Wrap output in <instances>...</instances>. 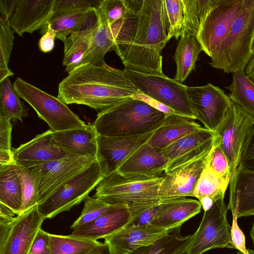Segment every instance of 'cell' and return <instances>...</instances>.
<instances>
[{"mask_svg": "<svg viewBox=\"0 0 254 254\" xmlns=\"http://www.w3.org/2000/svg\"><path fill=\"white\" fill-rule=\"evenodd\" d=\"M168 24L163 0H143L132 12L114 48L125 69L163 75L161 52L167 43Z\"/></svg>", "mask_w": 254, "mask_h": 254, "instance_id": "cell-1", "label": "cell"}, {"mask_svg": "<svg viewBox=\"0 0 254 254\" xmlns=\"http://www.w3.org/2000/svg\"><path fill=\"white\" fill-rule=\"evenodd\" d=\"M139 93L124 69L86 63L68 72L59 84L57 98L66 105L101 111Z\"/></svg>", "mask_w": 254, "mask_h": 254, "instance_id": "cell-2", "label": "cell"}, {"mask_svg": "<svg viewBox=\"0 0 254 254\" xmlns=\"http://www.w3.org/2000/svg\"><path fill=\"white\" fill-rule=\"evenodd\" d=\"M166 116L142 100L128 97L101 110L92 125L98 135L133 136L155 131Z\"/></svg>", "mask_w": 254, "mask_h": 254, "instance_id": "cell-3", "label": "cell"}, {"mask_svg": "<svg viewBox=\"0 0 254 254\" xmlns=\"http://www.w3.org/2000/svg\"><path fill=\"white\" fill-rule=\"evenodd\" d=\"M254 0H245L244 9L222 43L214 51L209 64L225 73L245 71L254 55Z\"/></svg>", "mask_w": 254, "mask_h": 254, "instance_id": "cell-4", "label": "cell"}, {"mask_svg": "<svg viewBox=\"0 0 254 254\" xmlns=\"http://www.w3.org/2000/svg\"><path fill=\"white\" fill-rule=\"evenodd\" d=\"M164 175L153 178L127 177L115 172L104 177L96 187L94 197L110 204L154 205L164 200L158 195Z\"/></svg>", "mask_w": 254, "mask_h": 254, "instance_id": "cell-5", "label": "cell"}, {"mask_svg": "<svg viewBox=\"0 0 254 254\" xmlns=\"http://www.w3.org/2000/svg\"><path fill=\"white\" fill-rule=\"evenodd\" d=\"M20 97L27 102L53 132L82 128L86 125L63 101L17 77L13 84Z\"/></svg>", "mask_w": 254, "mask_h": 254, "instance_id": "cell-6", "label": "cell"}, {"mask_svg": "<svg viewBox=\"0 0 254 254\" xmlns=\"http://www.w3.org/2000/svg\"><path fill=\"white\" fill-rule=\"evenodd\" d=\"M104 178L96 159L86 169L62 185L38 204L40 213L45 219L69 210L80 204Z\"/></svg>", "mask_w": 254, "mask_h": 254, "instance_id": "cell-7", "label": "cell"}, {"mask_svg": "<svg viewBox=\"0 0 254 254\" xmlns=\"http://www.w3.org/2000/svg\"><path fill=\"white\" fill-rule=\"evenodd\" d=\"M124 70L141 93L171 109L177 114L196 120L187 94V86L165 74Z\"/></svg>", "mask_w": 254, "mask_h": 254, "instance_id": "cell-8", "label": "cell"}, {"mask_svg": "<svg viewBox=\"0 0 254 254\" xmlns=\"http://www.w3.org/2000/svg\"><path fill=\"white\" fill-rule=\"evenodd\" d=\"M254 126V117L232 103L215 132L229 165L231 187L239 166L247 137Z\"/></svg>", "mask_w": 254, "mask_h": 254, "instance_id": "cell-9", "label": "cell"}, {"mask_svg": "<svg viewBox=\"0 0 254 254\" xmlns=\"http://www.w3.org/2000/svg\"><path fill=\"white\" fill-rule=\"evenodd\" d=\"M224 197L218 199L204 214L196 232L191 235L186 254H202L215 248L236 249L227 219L228 210Z\"/></svg>", "mask_w": 254, "mask_h": 254, "instance_id": "cell-10", "label": "cell"}, {"mask_svg": "<svg viewBox=\"0 0 254 254\" xmlns=\"http://www.w3.org/2000/svg\"><path fill=\"white\" fill-rule=\"evenodd\" d=\"M245 0H214L202 19L196 36L202 51L211 58L242 12Z\"/></svg>", "mask_w": 254, "mask_h": 254, "instance_id": "cell-11", "label": "cell"}, {"mask_svg": "<svg viewBox=\"0 0 254 254\" xmlns=\"http://www.w3.org/2000/svg\"><path fill=\"white\" fill-rule=\"evenodd\" d=\"M186 92L196 120L204 128L215 132L232 103L229 96L210 83L201 86H187Z\"/></svg>", "mask_w": 254, "mask_h": 254, "instance_id": "cell-12", "label": "cell"}, {"mask_svg": "<svg viewBox=\"0 0 254 254\" xmlns=\"http://www.w3.org/2000/svg\"><path fill=\"white\" fill-rule=\"evenodd\" d=\"M154 131L128 136L97 134L96 159L104 177L116 172L135 152L147 143Z\"/></svg>", "mask_w": 254, "mask_h": 254, "instance_id": "cell-13", "label": "cell"}, {"mask_svg": "<svg viewBox=\"0 0 254 254\" xmlns=\"http://www.w3.org/2000/svg\"><path fill=\"white\" fill-rule=\"evenodd\" d=\"M96 159L90 157L70 156L29 168L39 176L40 202L88 168Z\"/></svg>", "mask_w": 254, "mask_h": 254, "instance_id": "cell-14", "label": "cell"}, {"mask_svg": "<svg viewBox=\"0 0 254 254\" xmlns=\"http://www.w3.org/2000/svg\"><path fill=\"white\" fill-rule=\"evenodd\" d=\"M215 137V132L203 127L162 149L168 159L165 173L195 161L209 152Z\"/></svg>", "mask_w": 254, "mask_h": 254, "instance_id": "cell-15", "label": "cell"}, {"mask_svg": "<svg viewBox=\"0 0 254 254\" xmlns=\"http://www.w3.org/2000/svg\"><path fill=\"white\" fill-rule=\"evenodd\" d=\"M45 219L38 210V204L17 215L6 239L0 244V254H29Z\"/></svg>", "mask_w": 254, "mask_h": 254, "instance_id": "cell-16", "label": "cell"}, {"mask_svg": "<svg viewBox=\"0 0 254 254\" xmlns=\"http://www.w3.org/2000/svg\"><path fill=\"white\" fill-rule=\"evenodd\" d=\"M210 152L195 161L165 173L158 191L159 198L194 197L195 186L207 165Z\"/></svg>", "mask_w": 254, "mask_h": 254, "instance_id": "cell-17", "label": "cell"}, {"mask_svg": "<svg viewBox=\"0 0 254 254\" xmlns=\"http://www.w3.org/2000/svg\"><path fill=\"white\" fill-rule=\"evenodd\" d=\"M12 153L14 163L27 168L75 156L56 145L53 132L50 129L37 134L32 140L18 148H12Z\"/></svg>", "mask_w": 254, "mask_h": 254, "instance_id": "cell-18", "label": "cell"}, {"mask_svg": "<svg viewBox=\"0 0 254 254\" xmlns=\"http://www.w3.org/2000/svg\"><path fill=\"white\" fill-rule=\"evenodd\" d=\"M132 216L127 204H111L108 210L95 220L74 228L71 236L97 241L105 239L125 228Z\"/></svg>", "mask_w": 254, "mask_h": 254, "instance_id": "cell-19", "label": "cell"}, {"mask_svg": "<svg viewBox=\"0 0 254 254\" xmlns=\"http://www.w3.org/2000/svg\"><path fill=\"white\" fill-rule=\"evenodd\" d=\"M56 0H19L9 20L14 32L22 37L41 29L51 18Z\"/></svg>", "mask_w": 254, "mask_h": 254, "instance_id": "cell-20", "label": "cell"}, {"mask_svg": "<svg viewBox=\"0 0 254 254\" xmlns=\"http://www.w3.org/2000/svg\"><path fill=\"white\" fill-rule=\"evenodd\" d=\"M171 231L148 224L126 227L104 239L113 254H128L140 247L154 243Z\"/></svg>", "mask_w": 254, "mask_h": 254, "instance_id": "cell-21", "label": "cell"}, {"mask_svg": "<svg viewBox=\"0 0 254 254\" xmlns=\"http://www.w3.org/2000/svg\"><path fill=\"white\" fill-rule=\"evenodd\" d=\"M168 159L162 149L145 144L117 170L120 175L127 177H158L164 175Z\"/></svg>", "mask_w": 254, "mask_h": 254, "instance_id": "cell-22", "label": "cell"}, {"mask_svg": "<svg viewBox=\"0 0 254 254\" xmlns=\"http://www.w3.org/2000/svg\"><path fill=\"white\" fill-rule=\"evenodd\" d=\"M227 207L237 218L254 216V171L239 166L230 187Z\"/></svg>", "mask_w": 254, "mask_h": 254, "instance_id": "cell-23", "label": "cell"}, {"mask_svg": "<svg viewBox=\"0 0 254 254\" xmlns=\"http://www.w3.org/2000/svg\"><path fill=\"white\" fill-rule=\"evenodd\" d=\"M56 145L77 156L96 158L97 134L92 125L82 128L53 132Z\"/></svg>", "mask_w": 254, "mask_h": 254, "instance_id": "cell-24", "label": "cell"}, {"mask_svg": "<svg viewBox=\"0 0 254 254\" xmlns=\"http://www.w3.org/2000/svg\"><path fill=\"white\" fill-rule=\"evenodd\" d=\"M195 120L179 114L167 115L147 143L151 147L163 149L182 137L201 129L203 127Z\"/></svg>", "mask_w": 254, "mask_h": 254, "instance_id": "cell-25", "label": "cell"}, {"mask_svg": "<svg viewBox=\"0 0 254 254\" xmlns=\"http://www.w3.org/2000/svg\"><path fill=\"white\" fill-rule=\"evenodd\" d=\"M202 207L199 200L184 198L154 218L150 224L172 231L199 213Z\"/></svg>", "mask_w": 254, "mask_h": 254, "instance_id": "cell-26", "label": "cell"}, {"mask_svg": "<svg viewBox=\"0 0 254 254\" xmlns=\"http://www.w3.org/2000/svg\"><path fill=\"white\" fill-rule=\"evenodd\" d=\"M22 201L21 184L14 162L7 165H0V203L18 215Z\"/></svg>", "mask_w": 254, "mask_h": 254, "instance_id": "cell-27", "label": "cell"}, {"mask_svg": "<svg viewBox=\"0 0 254 254\" xmlns=\"http://www.w3.org/2000/svg\"><path fill=\"white\" fill-rule=\"evenodd\" d=\"M202 49L193 36L180 37L174 56L176 72L174 79L182 83L194 69L198 57Z\"/></svg>", "mask_w": 254, "mask_h": 254, "instance_id": "cell-28", "label": "cell"}, {"mask_svg": "<svg viewBox=\"0 0 254 254\" xmlns=\"http://www.w3.org/2000/svg\"><path fill=\"white\" fill-rule=\"evenodd\" d=\"M114 45L109 25L101 19V22L95 31L80 64L90 63L99 66H107L104 57L108 52L113 50Z\"/></svg>", "mask_w": 254, "mask_h": 254, "instance_id": "cell-29", "label": "cell"}, {"mask_svg": "<svg viewBox=\"0 0 254 254\" xmlns=\"http://www.w3.org/2000/svg\"><path fill=\"white\" fill-rule=\"evenodd\" d=\"M225 88L231 92L229 97L232 102L254 117V81L245 72L232 73L231 83Z\"/></svg>", "mask_w": 254, "mask_h": 254, "instance_id": "cell-30", "label": "cell"}, {"mask_svg": "<svg viewBox=\"0 0 254 254\" xmlns=\"http://www.w3.org/2000/svg\"><path fill=\"white\" fill-rule=\"evenodd\" d=\"M7 77L0 82V116L19 120L28 115V109Z\"/></svg>", "mask_w": 254, "mask_h": 254, "instance_id": "cell-31", "label": "cell"}, {"mask_svg": "<svg viewBox=\"0 0 254 254\" xmlns=\"http://www.w3.org/2000/svg\"><path fill=\"white\" fill-rule=\"evenodd\" d=\"M214 0H182L184 11L181 37H196L200 23L212 6Z\"/></svg>", "mask_w": 254, "mask_h": 254, "instance_id": "cell-32", "label": "cell"}, {"mask_svg": "<svg viewBox=\"0 0 254 254\" xmlns=\"http://www.w3.org/2000/svg\"><path fill=\"white\" fill-rule=\"evenodd\" d=\"M191 235H168L154 243L137 248L128 254H186Z\"/></svg>", "mask_w": 254, "mask_h": 254, "instance_id": "cell-33", "label": "cell"}, {"mask_svg": "<svg viewBox=\"0 0 254 254\" xmlns=\"http://www.w3.org/2000/svg\"><path fill=\"white\" fill-rule=\"evenodd\" d=\"M229 183L223 180L207 165L202 171L194 190V197L198 200L210 197L216 201L224 197Z\"/></svg>", "mask_w": 254, "mask_h": 254, "instance_id": "cell-34", "label": "cell"}, {"mask_svg": "<svg viewBox=\"0 0 254 254\" xmlns=\"http://www.w3.org/2000/svg\"><path fill=\"white\" fill-rule=\"evenodd\" d=\"M15 168L20 180L22 201L20 214L31 209L40 202L39 175L30 168L14 163Z\"/></svg>", "mask_w": 254, "mask_h": 254, "instance_id": "cell-35", "label": "cell"}, {"mask_svg": "<svg viewBox=\"0 0 254 254\" xmlns=\"http://www.w3.org/2000/svg\"><path fill=\"white\" fill-rule=\"evenodd\" d=\"M93 34L83 35L74 32L66 39L64 42V57L63 64L66 67V71L69 72L80 64Z\"/></svg>", "mask_w": 254, "mask_h": 254, "instance_id": "cell-36", "label": "cell"}, {"mask_svg": "<svg viewBox=\"0 0 254 254\" xmlns=\"http://www.w3.org/2000/svg\"><path fill=\"white\" fill-rule=\"evenodd\" d=\"M51 254H82L102 243L71 236L50 234Z\"/></svg>", "mask_w": 254, "mask_h": 254, "instance_id": "cell-37", "label": "cell"}, {"mask_svg": "<svg viewBox=\"0 0 254 254\" xmlns=\"http://www.w3.org/2000/svg\"><path fill=\"white\" fill-rule=\"evenodd\" d=\"M90 9L74 13L51 16L45 25H50L55 32L57 39L64 42L66 39L80 26Z\"/></svg>", "mask_w": 254, "mask_h": 254, "instance_id": "cell-38", "label": "cell"}, {"mask_svg": "<svg viewBox=\"0 0 254 254\" xmlns=\"http://www.w3.org/2000/svg\"><path fill=\"white\" fill-rule=\"evenodd\" d=\"M168 24L167 41L172 38L180 37L184 22V11L182 0H163Z\"/></svg>", "mask_w": 254, "mask_h": 254, "instance_id": "cell-39", "label": "cell"}, {"mask_svg": "<svg viewBox=\"0 0 254 254\" xmlns=\"http://www.w3.org/2000/svg\"><path fill=\"white\" fill-rule=\"evenodd\" d=\"M130 7V0H102L97 8L102 21L109 25L123 17Z\"/></svg>", "mask_w": 254, "mask_h": 254, "instance_id": "cell-40", "label": "cell"}, {"mask_svg": "<svg viewBox=\"0 0 254 254\" xmlns=\"http://www.w3.org/2000/svg\"><path fill=\"white\" fill-rule=\"evenodd\" d=\"M84 205L80 215L73 223L71 229L87 224L105 213L111 204L98 198L87 196L84 200Z\"/></svg>", "mask_w": 254, "mask_h": 254, "instance_id": "cell-41", "label": "cell"}, {"mask_svg": "<svg viewBox=\"0 0 254 254\" xmlns=\"http://www.w3.org/2000/svg\"><path fill=\"white\" fill-rule=\"evenodd\" d=\"M207 165L223 180L228 183L230 182V172L229 162L222 150L219 138L216 133Z\"/></svg>", "mask_w": 254, "mask_h": 254, "instance_id": "cell-42", "label": "cell"}, {"mask_svg": "<svg viewBox=\"0 0 254 254\" xmlns=\"http://www.w3.org/2000/svg\"><path fill=\"white\" fill-rule=\"evenodd\" d=\"M13 31L9 25V20L0 17V68H8V64L12 50Z\"/></svg>", "mask_w": 254, "mask_h": 254, "instance_id": "cell-43", "label": "cell"}, {"mask_svg": "<svg viewBox=\"0 0 254 254\" xmlns=\"http://www.w3.org/2000/svg\"><path fill=\"white\" fill-rule=\"evenodd\" d=\"M101 0H56L52 16L98 8Z\"/></svg>", "mask_w": 254, "mask_h": 254, "instance_id": "cell-44", "label": "cell"}, {"mask_svg": "<svg viewBox=\"0 0 254 254\" xmlns=\"http://www.w3.org/2000/svg\"><path fill=\"white\" fill-rule=\"evenodd\" d=\"M184 198L186 197L172 198L164 200L143 212L126 227L150 224L154 218Z\"/></svg>", "mask_w": 254, "mask_h": 254, "instance_id": "cell-45", "label": "cell"}, {"mask_svg": "<svg viewBox=\"0 0 254 254\" xmlns=\"http://www.w3.org/2000/svg\"><path fill=\"white\" fill-rule=\"evenodd\" d=\"M239 166L247 170L254 171V126L244 145Z\"/></svg>", "mask_w": 254, "mask_h": 254, "instance_id": "cell-46", "label": "cell"}, {"mask_svg": "<svg viewBox=\"0 0 254 254\" xmlns=\"http://www.w3.org/2000/svg\"><path fill=\"white\" fill-rule=\"evenodd\" d=\"M29 254H51L50 233L41 228L33 240Z\"/></svg>", "mask_w": 254, "mask_h": 254, "instance_id": "cell-47", "label": "cell"}, {"mask_svg": "<svg viewBox=\"0 0 254 254\" xmlns=\"http://www.w3.org/2000/svg\"><path fill=\"white\" fill-rule=\"evenodd\" d=\"M11 119L0 116V150L12 151Z\"/></svg>", "mask_w": 254, "mask_h": 254, "instance_id": "cell-48", "label": "cell"}, {"mask_svg": "<svg viewBox=\"0 0 254 254\" xmlns=\"http://www.w3.org/2000/svg\"><path fill=\"white\" fill-rule=\"evenodd\" d=\"M40 33L43 35L39 41V49L44 53L50 52L55 47V32L50 25H45L41 29Z\"/></svg>", "mask_w": 254, "mask_h": 254, "instance_id": "cell-49", "label": "cell"}, {"mask_svg": "<svg viewBox=\"0 0 254 254\" xmlns=\"http://www.w3.org/2000/svg\"><path fill=\"white\" fill-rule=\"evenodd\" d=\"M237 219L236 216H233L232 224L230 230L232 241L236 249L247 253L248 249L246 248L245 237L238 225Z\"/></svg>", "mask_w": 254, "mask_h": 254, "instance_id": "cell-50", "label": "cell"}, {"mask_svg": "<svg viewBox=\"0 0 254 254\" xmlns=\"http://www.w3.org/2000/svg\"><path fill=\"white\" fill-rule=\"evenodd\" d=\"M132 97L143 100V101L149 104L152 107L159 110L160 111L162 112L167 115L177 114L174 110L158 102V101L148 97L147 96L141 93L140 92L139 93Z\"/></svg>", "mask_w": 254, "mask_h": 254, "instance_id": "cell-51", "label": "cell"}, {"mask_svg": "<svg viewBox=\"0 0 254 254\" xmlns=\"http://www.w3.org/2000/svg\"><path fill=\"white\" fill-rule=\"evenodd\" d=\"M18 1L19 0H0V15L4 19L9 20V17L16 9Z\"/></svg>", "mask_w": 254, "mask_h": 254, "instance_id": "cell-52", "label": "cell"}, {"mask_svg": "<svg viewBox=\"0 0 254 254\" xmlns=\"http://www.w3.org/2000/svg\"><path fill=\"white\" fill-rule=\"evenodd\" d=\"M15 213L11 209L0 203V223H9L13 222Z\"/></svg>", "mask_w": 254, "mask_h": 254, "instance_id": "cell-53", "label": "cell"}, {"mask_svg": "<svg viewBox=\"0 0 254 254\" xmlns=\"http://www.w3.org/2000/svg\"><path fill=\"white\" fill-rule=\"evenodd\" d=\"M82 254H113V253L109 244L104 242Z\"/></svg>", "mask_w": 254, "mask_h": 254, "instance_id": "cell-54", "label": "cell"}, {"mask_svg": "<svg viewBox=\"0 0 254 254\" xmlns=\"http://www.w3.org/2000/svg\"><path fill=\"white\" fill-rule=\"evenodd\" d=\"M14 162L12 151L0 150V165H7Z\"/></svg>", "mask_w": 254, "mask_h": 254, "instance_id": "cell-55", "label": "cell"}, {"mask_svg": "<svg viewBox=\"0 0 254 254\" xmlns=\"http://www.w3.org/2000/svg\"><path fill=\"white\" fill-rule=\"evenodd\" d=\"M245 72L254 81V55L247 64Z\"/></svg>", "mask_w": 254, "mask_h": 254, "instance_id": "cell-56", "label": "cell"}, {"mask_svg": "<svg viewBox=\"0 0 254 254\" xmlns=\"http://www.w3.org/2000/svg\"><path fill=\"white\" fill-rule=\"evenodd\" d=\"M14 73L8 68H0V82L10 76H13Z\"/></svg>", "mask_w": 254, "mask_h": 254, "instance_id": "cell-57", "label": "cell"}, {"mask_svg": "<svg viewBox=\"0 0 254 254\" xmlns=\"http://www.w3.org/2000/svg\"><path fill=\"white\" fill-rule=\"evenodd\" d=\"M236 254H254V250L248 249L247 253H244L238 250Z\"/></svg>", "mask_w": 254, "mask_h": 254, "instance_id": "cell-58", "label": "cell"}, {"mask_svg": "<svg viewBox=\"0 0 254 254\" xmlns=\"http://www.w3.org/2000/svg\"><path fill=\"white\" fill-rule=\"evenodd\" d=\"M250 235L252 238V239L253 240L254 245V222L253 225V227L251 229V231L250 232Z\"/></svg>", "mask_w": 254, "mask_h": 254, "instance_id": "cell-59", "label": "cell"}, {"mask_svg": "<svg viewBox=\"0 0 254 254\" xmlns=\"http://www.w3.org/2000/svg\"><path fill=\"white\" fill-rule=\"evenodd\" d=\"M252 53H253V54L254 55V36L253 42H252Z\"/></svg>", "mask_w": 254, "mask_h": 254, "instance_id": "cell-60", "label": "cell"}]
</instances>
